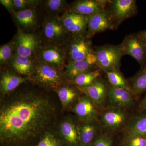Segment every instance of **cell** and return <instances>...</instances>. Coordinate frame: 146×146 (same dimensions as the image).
Returning a JSON list of instances; mask_svg holds the SVG:
<instances>
[{
  "instance_id": "1",
  "label": "cell",
  "mask_w": 146,
  "mask_h": 146,
  "mask_svg": "<svg viewBox=\"0 0 146 146\" xmlns=\"http://www.w3.org/2000/svg\"><path fill=\"white\" fill-rule=\"evenodd\" d=\"M50 98L35 89H20L1 103V146H36L56 116Z\"/></svg>"
},
{
  "instance_id": "2",
  "label": "cell",
  "mask_w": 146,
  "mask_h": 146,
  "mask_svg": "<svg viewBox=\"0 0 146 146\" xmlns=\"http://www.w3.org/2000/svg\"><path fill=\"white\" fill-rule=\"evenodd\" d=\"M39 32L43 44L63 46L71 36L63 26L60 16L43 14Z\"/></svg>"
},
{
  "instance_id": "3",
  "label": "cell",
  "mask_w": 146,
  "mask_h": 146,
  "mask_svg": "<svg viewBox=\"0 0 146 146\" xmlns=\"http://www.w3.org/2000/svg\"><path fill=\"white\" fill-rule=\"evenodd\" d=\"M29 81L42 89L53 91L68 82L63 72L38 61Z\"/></svg>"
},
{
  "instance_id": "4",
  "label": "cell",
  "mask_w": 146,
  "mask_h": 146,
  "mask_svg": "<svg viewBox=\"0 0 146 146\" xmlns=\"http://www.w3.org/2000/svg\"><path fill=\"white\" fill-rule=\"evenodd\" d=\"M97 65L104 72H120L121 59L124 56L122 47L118 45H105L94 48Z\"/></svg>"
},
{
  "instance_id": "5",
  "label": "cell",
  "mask_w": 146,
  "mask_h": 146,
  "mask_svg": "<svg viewBox=\"0 0 146 146\" xmlns=\"http://www.w3.org/2000/svg\"><path fill=\"white\" fill-rule=\"evenodd\" d=\"M17 29L26 33L39 32L43 19L39 6L16 11L11 15Z\"/></svg>"
},
{
  "instance_id": "6",
  "label": "cell",
  "mask_w": 146,
  "mask_h": 146,
  "mask_svg": "<svg viewBox=\"0 0 146 146\" xmlns=\"http://www.w3.org/2000/svg\"><path fill=\"white\" fill-rule=\"evenodd\" d=\"M35 57L38 62L45 63L62 72L67 63L65 49L60 45L42 44Z\"/></svg>"
},
{
  "instance_id": "7",
  "label": "cell",
  "mask_w": 146,
  "mask_h": 146,
  "mask_svg": "<svg viewBox=\"0 0 146 146\" xmlns=\"http://www.w3.org/2000/svg\"><path fill=\"white\" fill-rule=\"evenodd\" d=\"M63 46L66 54L67 63L85 60L94 50L91 39L86 36H71Z\"/></svg>"
},
{
  "instance_id": "8",
  "label": "cell",
  "mask_w": 146,
  "mask_h": 146,
  "mask_svg": "<svg viewBox=\"0 0 146 146\" xmlns=\"http://www.w3.org/2000/svg\"><path fill=\"white\" fill-rule=\"evenodd\" d=\"M13 39L16 54L23 57H35L42 45L39 32L26 33L17 29Z\"/></svg>"
},
{
  "instance_id": "9",
  "label": "cell",
  "mask_w": 146,
  "mask_h": 146,
  "mask_svg": "<svg viewBox=\"0 0 146 146\" xmlns=\"http://www.w3.org/2000/svg\"><path fill=\"white\" fill-rule=\"evenodd\" d=\"M87 16L86 37L91 39L95 34L116 29L114 17L109 8Z\"/></svg>"
},
{
  "instance_id": "10",
  "label": "cell",
  "mask_w": 146,
  "mask_h": 146,
  "mask_svg": "<svg viewBox=\"0 0 146 146\" xmlns=\"http://www.w3.org/2000/svg\"><path fill=\"white\" fill-rule=\"evenodd\" d=\"M124 55H128L138 62L141 69L146 66V46L136 33L127 35L121 44Z\"/></svg>"
},
{
  "instance_id": "11",
  "label": "cell",
  "mask_w": 146,
  "mask_h": 146,
  "mask_svg": "<svg viewBox=\"0 0 146 146\" xmlns=\"http://www.w3.org/2000/svg\"><path fill=\"white\" fill-rule=\"evenodd\" d=\"M108 7L114 17L116 28L124 21L135 16L138 12L135 0L110 1Z\"/></svg>"
},
{
  "instance_id": "12",
  "label": "cell",
  "mask_w": 146,
  "mask_h": 146,
  "mask_svg": "<svg viewBox=\"0 0 146 146\" xmlns=\"http://www.w3.org/2000/svg\"><path fill=\"white\" fill-rule=\"evenodd\" d=\"M65 29L72 36H86L87 16L67 11L60 16Z\"/></svg>"
},
{
  "instance_id": "13",
  "label": "cell",
  "mask_w": 146,
  "mask_h": 146,
  "mask_svg": "<svg viewBox=\"0 0 146 146\" xmlns=\"http://www.w3.org/2000/svg\"><path fill=\"white\" fill-rule=\"evenodd\" d=\"M125 108L110 107L104 110L101 117L102 124L107 130L116 131L125 125L127 114Z\"/></svg>"
},
{
  "instance_id": "14",
  "label": "cell",
  "mask_w": 146,
  "mask_h": 146,
  "mask_svg": "<svg viewBox=\"0 0 146 146\" xmlns=\"http://www.w3.org/2000/svg\"><path fill=\"white\" fill-rule=\"evenodd\" d=\"M110 1L76 0L68 4V10L88 16L98 13L108 8Z\"/></svg>"
},
{
  "instance_id": "15",
  "label": "cell",
  "mask_w": 146,
  "mask_h": 146,
  "mask_svg": "<svg viewBox=\"0 0 146 146\" xmlns=\"http://www.w3.org/2000/svg\"><path fill=\"white\" fill-rule=\"evenodd\" d=\"M1 70L0 90L3 95L11 94L21 84L29 81V78L19 75L9 67Z\"/></svg>"
},
{
  "instance_id": "16",
  "label": "cell",
  "mask_w": 146,
  "mask_h": 146,
  "mask_svg": "<svg viewBox=\"0 0 146 146\" xmlns=\"http://www.w3.org/2000/svg\"><path fill=\"white\" fill-rule=\"evenodd\" d=\"M77 87L81 93L89 97L97 108L103 107L109 88L103 80L99 77L89 86Z\"/></svg>"
},
{
  "instance_id": "17",
  "label": "cell",
  "mask_w": 146,
  "mask_h": 146,
  "mask_svg": "<svg viewBox=\"0 0 146 146\" xmlns=\"http://www.w3.org/2000/svg\"><path fill=\"white\" fill-rule=\"evenodd\" d=\"M133 92L124 88L110 87L108 88L107 98L110 107L131 108L134 107Z\"/></svg>"
},
{
  "instance_id": "18",
  "label": "cell",
  "mask_w": 146,
  "mask_h": 146,
  "mask_svg": "<svg viewBox=\"0 0 146 146\" xmlns=\"http://www.w3.org/2000/svg\"><path fill=\"white\" fill-rule=\"evenodd\" d=\"M59 138L64 146H80L78 126L72 119L63 120L59 126Z\"/></svg>"
},
{
  "instance_id": "19",
  "label": "cell",
  "mask_w": 146,
  "mask_h": 146,
  "mask_svg": "<svg viewBox=\"0 0 146 146\" xmlns=\"http://www.w3.org/2000/svg\"><path fill=\"white\" fill-rule=\"evenodd\" d=\"M97 108L89 97L84 95L80 98L73 108V111L82 123L96 122L98 118Z\"/></svg>"
},
{
  "instance_id": "20",
  "label": "cell",
  "mask_w": 146,
  "mask_h": 146,
  "mask_svg": "<svg viewBox=\"0 0 146 146\" xmlns=\"http://www.w3.org/2000/svg\"><path fill=\"white\" fill-rule=\"evenodd\" d=\"M38 63L35 58L23 57L15 54L8 67L19 75L29 78Z\"/></svg>"
},
{
  "instance_id": "21",
  "label": "cell",
  "mask_w": 146,
  "mask_h": 146,
  "mask_svg": "<svg viewBox=\"0 0 146 146\" xmlns=\"http://www.w3.org/2000/svg\"><path fill=\"white\" fill-rule=\"evenodd\" d=\"M97 65H91L86 60L79 61H71L66 63L63 76L68 82H71L80 75L86 72L96 70Z\"/></svg>"
},
{
  "instance_id": "22",
  "label": "cell",
  "mask_w": 146,
  "mask_h": 146,
  "mask_svg": "<svg viewBox=\"0 0 146 146\" xmlns=\"http://www.w3.org/2000/svg\"><path fill=\"white\" fill-rule=\"evenodd\" d=\"M54 91L57 94L64 108L68 107L75 101L78 98L79 93H81L76 85L68 81Z\"/></svg>"
},
{
  "instance_id": "23",
  "label": "cell",
  "mask_w": 146,
  "mask_h": 146,
  "mask_svg": "<svg viewBox=\"0 0 146 146\" xmlns=\"http://www.w3.org/2000/svg\"><path fill=\"white\" fill-rule=\"evenodd\" d=\"M68 5L65 0H43L39 7L44 15L60 16L68 11Z\"/></svg>"
},
{
  "instance_id": "24",
  "label": "cell",
  "mask_w": 146,
  "mask_h": 146,
  "mask_svg": "<svg viewBox=\"0 0 146 146\" xmlns=\"http://www.w3.org/2000/svg\"><path fill=\"white\" fill-rule=\"evenodd\" d=\"M125 135H138L146 137L145 110L133 117L129 122L126 127Z\"/></svg>"
},
{
  "instance_id": "25",
  "label": "cell",
  "mask_w": 146,
  "mask_h": 146,
  "mask_svg": "<svg viewBox=\"0 0 146 146\" xmlns=\"http://www.w3.org/2000/svg\"><path fill=\"white\" fill-rule=\"evenodd\" d=\"M96 122H83L78 126L80 146H90L94 141L97 129Z\"/></svg>"
},
{
  "instance_id": "26",
  "label": "cell",
  "mask_w": 146,
  "mask_h": 146,
  "mask_svg": "<svg viewBox=\"0 0 146 146\" xmlns=\"http://www.w3.org/2000/svg\"><path fill=\"white\" fill-rule=\"evenodd\" d=\"M101 76L100 69L84 73L70 82L78 87H86L91 85Z\"/></svg>"
},
{
  "instance_id": "27",
  "label": "cell",
  "mask_w": 146,
  "mask_h": 146,
  "mask_svg": "<svg viewBox=\"0 0 146 146\" xmlns=\"http://www.w3.org/2000/svg\"><path fill=\"white\" fill-rule=\"evenodd\" d=\"M16 52L12 39L10 42L0 46L1 68L8 67Z\"/></svg>"
},
{
  "instance_id": "28",
  "label": "cell",
  "mask_w": 146,
  "mask_h": 146,
  "mask_svg": "<svg viewBox=\"0 0 146 146\" xmlns=\"http://www.w3.org/2000/svg\"><path fill=\"white\" fill-rule=\"evenodd\" d=\"M133 94L139 95L146 91V66L131 80L130 84Z\"/></svg>"
},
{
  "instance_id": "29",
  "label": "cell",
  "mask_w": 146,
  "mask_h": 146,
  "mask_svg": "<svg viewBox=\"0 0 146 146\" xmlns=\"http://www.w3.org/2000/svg\"><path fill=\"white\" fill-rule=\"evenodd\" d=\"M105 72L106 73L108 80L111 86L116 88H124L132 91L130 84L119 72L112 71Z\"/></svg>"
},
{
  "instance_id": "30",
  "label": "cell",
  "mask_w": 146,
  "mask_h": 146,
  "mask_svg": "<svg viewBox=\"0 0 146 146\" xmlns=\"http://www.w3.org/2000/svg\"><path fill=\"white\" fill-rule=\"evenodd\" d=\"M36 146H64L59 137L48 131L42 136Z\"/></svg>"
},
{
  "instance_id": "31",
  "label": "cell",
  "mask_w": 146,
  "mask_h": 146,
  "mask_svg": "<svg viewBox=\"0 0 146 146\" xmlns=\"http://www.w3.org/2000/svg\"><path fill=\"white\" fill-rule=\"evenodd\" d=\"M124 146H146V137L138 135H125Z\"/></svg>"
},
{
  "instance_id": "32",
  "label": "cell",
  "mask_w": 146,
  "mask_h": 146,
  "mask_svg": "<svg viewBox=\"0 0 146 146\" xmlns=\"http://www.w3.org/2000/svg\"><path fill=\"white\" fill-rule=\"evenodd\" d=\"M42 0H13L16 11L39 6Z\"/></svg>"
},
{
  "instance_id": "33",
  "label": "cell",
  "mask_w": 146,
  "mask_h": 146,
  "mask_svg": "<svg viewBox=\"0 0 146 146\" xmlns=\"http://www.w3.org/2000/svg\"><path fill=\"white\" fill-rule=\"evenodd\" d=\"M113 138L107 135H102L94 138L90 146H112Z\"/></svg>"
},
{
  "instance_id": "34",
  "label": "cell",
  "mask_w": 146,
  "mask_h": 146,
  "mask_svg": "<svg viewBox=\"0 0 146 146\" xmlns=\"http://www.w3.org/2000/svg\"><path fill=\"white\" fill-rule=\"evenodd\" d=\"M0 3L6 9L11 15H12L15 11H16L13 0H1Z\"/></svg>"
},
{
  "instance_id": "35",
  "label": "cell",
  "mask_w": 146,
  "mask_h": 146,
  "mask_svg": "<svg viewBox=\"0 0 146 146\" xmlns=\"http://www.w3.org/2000/svg\"><path fill=\"white\" fill-rule=\"evenodd\" d=\"M138 110L140 112L146 110V95L138 105Z\"/></svg>"
},
{
  "instance_id": "36",
  "label": "cell",
  "mask_w": 146,
  "mask_h": 146,
  "mask_svg": "<svg viewBox=\"0 0 146 146\" xmlns=\"http://www.w3.org/2000/svg\"><path fill=\"white\" fill-rule=\"evenodd\" d=\"M136 34L146 46V29L139 31Z\"/></svg>"
}]
</instances>
